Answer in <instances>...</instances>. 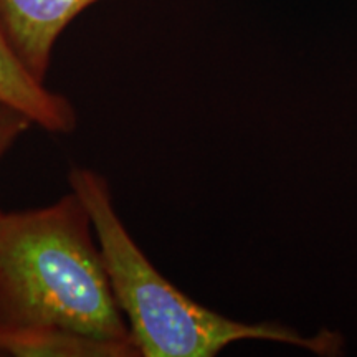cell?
<instances>
[{
  "label": "cell",
  "instance_id": "1",
  "mask_svg": "<svg viewBox=\"0 0 357 357\" xmlns=\"http://www.w3.org/2000/svg\"><path fill=\"white\" fill-rule=\"evenodd\" d=\"M0 324L55 326L134 346L73 190L40 208L0 211Z\"/></svg>",
  "mask_w": 357,
  "mask_h": 357
},
{
  "label": "cell",
  "instance_id": "2",
  "mask_svg": "<svg viewBox=\"0 0 357 357\" xmlns=\"http://www.w3.org/2000/svg\"><path fill=\"white\" fill-rule=\"evenodd\" d=\"M68 182L91 217L111 291L139 357H215L240 341L280 342L319 356L342 352L344 339L337 333L303 336L283 324L242 323L192 300L134 242L116 212L105 176L75 166L70 169Z\"/></svg>",
  "mask_w": 357,
  "mask_h": 357
},
{
  "label": "cell",
  "instance_id": "3",
  "mask_svg": "<svg viewBox=\"0 0 357 357\" xmlns=\"http://www.w3.org/2000/svg\"><path fill=\"white\" fill-rule=\"evenodd\" d=\"M101 0H0V26L30 73L47 79L58 38Z\"/></svg>",
  "mask_w": 357,
  "mask_h": 357
},
{
  "label": "cell",
  "instance_id": "4",
  "mask_svg": "<svg viewBox=\"0 0 357 357\" xmlns=\"http://www.w3.org/2000/svg\"><path fill=\"white\" fill-rule=\"evenodd\" d=\"M0 102L17 109L35 128L52 134H70L78 114L68 98L53 91L22 63L0 26Z\"/></svg>",
  "mask_w": 357,
  "mask_h": 357
},
{
  "label": "cell",
  "instance_id": "5",
  "mask_svg": "<svg viewBox=\"0 0 357 357\" xmlns=\"http://www.w3.org/2000/svg\"><path fill=\"white\" fill-rule=\"evenodd\" d=\"M0 356L139 357L131 344L40 324H0Z\"/></svg>",
  "mask_w": 357,
  "mask_h": 357
},
{
  "label": "cell",
  "instance_id": "6",
  "mask_svg": "<svg viewBox=\"0 0 357 357\" xmlns=\"http://www.w3.org/2000/svg\"><path fill=\"white\" fill-rule=\"evenodd\" d=\"M30 128L33 124L26 116L0 102V160Z\"/></svg>",
  "mask_w": 357,
  "mask_h": 357
}]
</instances>
